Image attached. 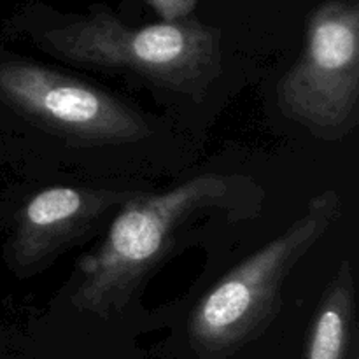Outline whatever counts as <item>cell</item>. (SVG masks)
<instances>
[{
  "instance_id": "cell-1",
  "label": "cell",
  "mask_w": 359,
  "mask_h": 359,
  "mask_svg": "<svg viewBox=\"0 0 359 359\" xmlns=\"http://www.w3.org/2000/svg\"><path fill=\"white\" fill-rule=\"evenodd\" d=\"M263 191L241 175L202 174L161 193L137 191L114 214L107 235L77 262L70 304L109 318L128 307L147 277L193 226L217 216L244 217L258 210Z\"/></svg>"
},
{
  "instance_id": "cell-2",
  "label": "cell",
  "mask_w": 359,
  "mask_h": 359,
  "mask_svg": "<svg viewBox=\"0 0 359 359\" xmlns=\"http://www.w3.org/2000/svg\"><path fill=\"white\" fill-rule=\"evenodd\" d=\"M56 58L139 76L200 102L221 72L219 34L198 21L125 27L107 13L53 27L35 39Z\"/></svg>"
},
{
  "instance_id": "cell-3",
  "label": "cell",
  "mask_w": 359,
  "mask_h": 359,
  "mask_svg": "<svg viewBox=\"0 0 359 359\" xmlns=\"http://www.w3.org/2000/svg\"><path fill=\"white\" fill-rule=\"evenodd\" d=\"M339 214L337 191L312 196L304 216L203 294L188 321L189 342L200 358L226 359L273 321L286 277Z\"/></svg>"
},
{
  "instance_id": "cell-4",
  "label": "cell",
  "mask_w": 359,
  "mask_h": 359,
  "mask_svg": "<svg viewBox=\"0 0 359 359\" xmlns=\"http://www.w3.org/2000/svg\"><path fill=\"white\" fill-rule=\"evenodd\" d=\"M277 102L287 119L318 139L340 140L359 119V11L328 2L309 21L300 58L280 77Z\"/></svg>"
},
{
  "instance_id": "cell-5",
  "label": "cell",
  "mask_w": 359,
  "mask_h": 359,
  "mask_svg": "<svg viewBox=\"0 0 359 359\" xmlns=\"http://www.w3.org/2000/svg\"><path fill=\"white\" fill-rule=\"evenodd\" d=\"M0 102L76 142L130 144L151 135L147 119L121 98L30 60L0 63Z\"/></svg>"
},
{
  "instance_id": "cell-6",
  "label": "cell",
  "mask_w": 359,
  "mask_h": 359,
  "mask_svg": "<svg viewBox=\"0 0 359 359\" xmlns=\"http://www.w3.org/2000/svg\"><path fill=\"white\" fill-rule=\"evenodd\" d=\"M137 191L48 188L32 196L18 214L7 252L20 276H32L55 262L107 214H116Z\"/></svg>"
},
{
  "instance_id": "cell-7",
  "label": "cell",
  "mask_w": 359,
  "mask_h": 359,
  "mask_svg": "<svg viewBox=\"0 0 359 359\" xmlns=\"http://www.w3.org/2000/svg\"><path fill=\"white\" fill-rule=\"evenodd\" d=\"M353 266L342 262L316 312L304 359H351L358 347Z\"/></svg>"
},
{
  "instance_id": "cell-8",
  "label": "cell",
  "mask_w": 359,
  "mask_h": 359,
  "mask_svg": "<svg viewBox=\"0 0 359 359\" xmlns=\"http://www.w3.org/2000/svg\"><path fill=\"white\" fill-rule=\"evenodd\" d=\"M149 2L165 18V21L184 20L186 14L195 7V0H149Z\"/></svg>"
},
{
  "instance_id": "cell-9",
  "label": "cell",
  "mask_w": 359,
  "mask_h": 359,
  "mask_svg": "<svg viewBox=\"0 0 359 359\" xmlns=\"http://www.w3.org/2000/svg\"><path fill=\"white\" fill-rule=\"evenodd\" d=\"M351 359H359V356H358V351H356V353L353 354V358H351Z\"/></svg>"
}]
</instances>
